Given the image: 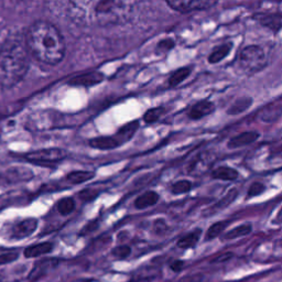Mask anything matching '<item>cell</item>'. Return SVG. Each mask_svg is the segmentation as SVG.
<instances>
[{"label":"cell","mask_w":282,"mask_h":282,"mask_svg":"<svg viewBox=\"0 0 282 282\" xmlns=\"http://www.w3.org/2000/svg\"><path fill=\"white\" fill-rule=\"evenodd\" d=\"M138 0H70L68 14L75 24L107 26L127 21Z\"/></svg>","instance_id":"cell-1"},{"label":"cell","mask_w":282,"mask_h":282,"mask_svg":"<svg viewBox=\"0 0 282 282\" xmlns=\"http://www.w3.org/2000/svg\"><path fill=\"white\" fill-rule=\"evenodd\" d=\"M30 53L40 62L56 65L65 54V42L56 26L46 21H36L26 34Z\"/></svg>","instance_id":"cell-2"},{"label":"cell","mask_w":282,"mask_h":282,"mask_svg":"<svg viewBox=\"0 0 282 282\" xmlns=\"http://www.w3.org/2000/svg\"><path fill=\"white\" fill-rule=\"evenodd\" d=\"M29 48L26 36H12L0 48V85L12 88L18 84L29 68Z\"/></svg>","instance_id":"cell-3"},{"label":"cell","mask_w":282,"mask_h":282,"mask_svg":"<svg viewBox=\"0 0 282 282\" xmlns=\"http://www.w3.org/2000/svg\"><path fill=\"white\" fill-rule=\"evenodd\" d=\"M238 63L246 73L254 74L267 66V56L262 46H249L240 53Z\"/></svg>","instance_id":"cell-4"},{"label":"cell","mask_w":282,"mask_h":282,"mask_svg":"<svg viewBox=\"0 0 282 282\" xmlns=\"http://www.w3.org/2000/svg\"><path fill=\"white\" fill-rule=\"evenodd\" d=\"M66 152L60 148H50L32 151L26 154V160L30 161L31 164H53V162L62 161L66 158Z\"/></svg>","instance_id":"cell-5"},{"label":"cell","mask_w":282,"mask_h":282,"mask_svg":"<svg viewBox=\"0 0 282 282\" xmlns=\"http://www.w3.org/2000/svg\"><path fill=\"white\" fill-rule=\"evenodd\" d=\"M169 6L178 12H191L208 10L214 7L218 0H166Z\"/></svg>","instance_id":"cell-6"},{"label":"cell","mask_w":282,"mask_h":282,"mask_svg":"<svg viewBox=\"0 0 282 282\" xmlns=\"http://www.w3.org/2000/svg\"><path fill=\"white\" fill-rule=\"evenodd\" d=\"M34 178V171L24 166L9 168L4 173V183L12 184L18 182H26Z\"/></svg>","instance_id":"cell-7"},{"label":"cell","mask_w":282,"mask_h":282,"mask_svg":"<svg viewBox=\"0 0 282 282\" xmlns=\"http://www.w3.org/2000/svg\"><path fill=\"white\" fill-rule=\"evenodd\" d=\"M254 19L272 32H278L282 29V14H257Z\"/></svg>","instance_id":"cell-8"},{"label":"cell","mask_w":282,"mask_h":282,"mask_svg":"<svg viewBox=\"0 0 282 282\" xmlns=\"http://www.w3.org/2000/svg\"><path fill=\"white\" fill-rule=\"evenodd\" d=\"M38 228V220L36 218H26L20 222L14 227V237L17 240L31 236Z\"/></svg>","instance_id":"cell-9"},{"label":"cell","mask_w":282,"mask_h":282,"mask_svg":"<svg viewBox=\"0 0 282 282\" xmlns=\"http://www.w3.org/2000/svg\"><path fill=\"white\" fill-rule=\"evenodd\" d=\"M259 134L257 132H242L240 134L232 137L228 144H227V147L230 149H236V148H242L245 147V146L254 144L259 138Z\"/></svg>","instance_id":"cell-10"},{"label":"cell","mask_w":282,"mask_h":282,"mask_svg":"<svg viewBox=\"0 0 282 282\" xmlns=\"http://www.w3.org/2000/svg\"><path fill=\"white\" fill-rule=\"evenodd\" d=\"M215 110V105L212 102L202 100L195 104L188 112V117L193 120H198L205 116H208Z\"/></svg>","instance_id":"cell-11"},{"label":"cell","mask_w":282,"mask_h":282,"mask_svg":"<svg viewBox=\"0 0 282 282\" xmlns=\"http://www.w3.org/2000/svg\"><path fill=\"white\" fill-rule=\"evenodd\" d=\"M53 249V244L52 242H41V244H36V245H32L26 247L24 249V257L26 258H36L42 256V254H46L51 252Z\"/></svg>","instance_id":"cell-12"},{"label":"cell","mask_w":282,"mask_h":282,"mask_svg":"<svg viewBox=\"0 0 282 282\" xmlns=\"http://www.w3.org/2000/svg\"><path fill=\"white\" fill-rule=\"evenodd\" d=\"M159 200V194L154 191H148L144 194H141L138 198L134 200V206L138 210H144L154 206L158 203Z\"/></svg>","instance_id":"cell-13"},{"label":"cell","mask_w":282,"mask_h":282,"mask_svg":"<svg viewBox=\"0 0 282 282\" xmlns=\"http://www.w3.org/2000/svg\"><path fill=\"white\" fill-rule=\"evenodd\" d=\"M92 148L98 150H110L119 147V142L115 137H97L90 141Z\"/></svg>","instance_id":"cell-14"},{"label":"cell","mask_w":282,"mask_h":282,"mask_svg":"<svg viewBox=\"0 0 282 282\" xmlns=\"http://www.w3.org/2000/svg\"><path fill=\"white\" fill-rule=\"evenodd\" d=\"M139 124L138 122H132L126 126H124L122 128L119 129V132H117V134L115 136L116 140L119 142V144H122L124 142H127L128 140H130L132 138V136L134 134V132H137Z\"/></svg>","instance_id":"cell-15"},{"label":"cell","mask_w":282,"mask_h":282,"mask_svg":"<svg viewBox=\"0 0 282 282\" xmlns=\"http://www.w3.org/2000/svg\"><path fill=\"white\" fill-rule=\"evenodd\" d=\"M240 176V173L237 170L232 169L230 166H220L218 169L213 171V176L216 180H222V181H234Z\"/></svg>","instance_id":"cell-16"},{"label":"cell","mask_w":282,"mask_h":282,"mask_svg":"<svg viewBox=\"0 0 282 282\" xmlns=\"http://www.w3.org/2000/svg\"><path fill=\"white\" fill-rule=\"evenodd\" d=\"M200 234H202V232H200V230H194L192 232H190V234L182 237L181 240H178V247L181 248V249H188V248L195 247L200 240Z\"/></svg>","instance_id":"cell-17"},{"label":"cell","mask_w":282,"mask_h":282,"mask_svg":"<svg viewBox=\"0 0 282 282\" xmlns=\"http://www.w3.org/2000/svg\"><path fill=\"white\" fill-rule=\"evenodd\" d=\"M232 43H226V44L216 48L208 56V62L215 64L222 61V60H224L227 56H228V53L232 50Z\"/></svg>","instance_id":"cell-18"},{"label":"cell","mask_w":282,"mask_h":282,"mask_svg":"<svg viewBox=\"0 0 282 282\" xmlns=\"http://www.w3.org/2000/svg\"><path fill=\"white\" fill-rule=\"evenodd\" d=\"M252 224H249V223L242 224L240 226L230 230V232H227L224 235V238L225 240H236V238H240V237L249 235L252 232Z\"/></svg>","instance_id":"cell-19"},{"label":"cell","mask_w":282,"mask_h":282,"mask_svg":"<svg viewBox=\"0 0 282 282\" xmlns=\"http://www.w3.org/2000/svg\"><path fill=\"white\" fill-rule=\"evenodd\" d=\"M94 176H95V172L93 171H73L68 173L66 178L72 183L80 184L92 180Z\"/></svg>","instance_id":"cell-20"},{"label":"cell","mask_w":282,"mask_h":282,"mask_svg":"<svg viewBox=\"0 0 282 282\" xmlns=\"http://www.w3.org/2000/svg\"><path fill=\"white\" fill-rule=\"evenodd\" d=\"M75 210V202L72 198H63L58 203V212L63 216L72 214Z\"/></svg>","instance_id":"cell-21"},{"label":"cell","mask_w":282,"mask_h":282,"mask_svg":"<svg viewBox=\"0 0 282 282\" xmlns=\"http://www.w3.org/2000/svg\"><path fill=\"white\" fill-rule=\"evenodd\" d=\"M226 226H227L226 222H218V223L212 225L208 230V232H206V240H215V238H218L222 232L225 230Z\"/></svg>","instance_id":"cell-22"},{"label":"cell","mask_w":282,"mask_h":282,"mask_svg":"<svg viewBox=\"0 0 282 282\" xmlns=\"http://www.w3.org/2000/svg\"><path fill=\"white\" fill-rule=\"evenodd\" d=\"M100 75L98 74H90V75H83V76H80L73 80V84L76 85H94L96 83H98L102 80Z\"/></svg>","instance_id":"cell-23"},{"label":"cell","mask_w":282,"mask_h":282,"mask_svg":"<svg viewBox=\"0 0 282 282\" xmlns=\"http://www.w3.org/2000/svg\"><path fill=\"white\" fill-rule=\"evenodd\" d=\"M190 73H191V70L188 68H180V70H178L176 72L173 73L171 75V78L169 80V84L171 86H176L178 85L180 83H182L184 80H186Z\"/></svg>","instance_id":"cell-24"},{"label":"cell","mask_w":282,"mask_h":282,"mask_svg":"<svg viewBox=\"0 0 282 282\" xmlns=\"http://www.w3.org/2000/svg\"><path fill=\"white\" fill-rule=\"evenodd\" d=\"M192 183L188 180H180L176 182L172 186V193L173 194H184L191 191Z\"/></svg>","instance_id":"cell-25"},{"label":"cell","mask_w":282,"mask_h":282,"mask_svg":"<svg viewBox=\"0 0 282 282\" xmlns=\"http://www.w3.org/2000/svg\"><path fill=\"white\" fill-rule=\"evenodd\" d=\"M164 110L161 107H156V108H152V110H149L147 112L144 114V120L147 124H152L158 120L162 114H164Z\"/></svg>","instance_id":"cell-26"},{"label":"cell","mask_w":282,"mask_h":282,"mask_svg":"<svg viewBox=\"0 0 282 282\" xmlns=\"http://www.w3.org/2000/svg\"><path fill=\"white\" fill-rule=\"evenodd\" d=\"M264 190H266L264 184H262V182H254V183L252 184L250 186H249L247 196H248V198H254V196H258V195L262 194L264 192Z\"/></svg>","instance_id":"cell-27"},{"label":"cell","mask_w":282,"mask_h":282,"mask_svg":"<svg viewBox=\"0 0 282 282\" xmlns=\"http://www.w3.org/2000/svg\"><path fill=\"white\" fill-rule=\"evenodd\" d=\"M130 252H132V249L128 246H118L116 248L112 249V256L116 257L117 259H124L127 258Z\"/></svg>","instance_id":"cell-28"},{"label":"cell","mask_w":282,"mask_h":282,"mask_svg":"<svg viewBox=\"0 0 282 282\" xmlns=\"http://www.w3.org/2000/svg\"><path fill=\"white\" fill-rule=\"evenodd\" d=\"M18 257H19V254L14 252H9L2 254H0V266L12 264V262H16V260L18 259Z\"/></svg>","instance_id":"cell-29"},{"label":"cell","mask_w":282,"mask_h":282,"mask_svg":"<svg viewBox=\"0 0 282 282\" xmlns=\"http://www.w3.org/2000/svg\"><path fill=\"white\" fill-rule=\"evenodd\" d=\"M249 105H250V102H246L240 100L238 102H236V105H234V106L230 108V110H228V114H232V115H236V114L242 112L245 110L246 108H248Z\"/></svg>","instance_id":"cell-30"},{"label":"cell","mask_w":282,"mask_h":282,"mask_svg":"<svg viewBox=\"0 0 282 282\" xmlns=\"http://www.w3.org/2000/svg\"><path fill=\"white\" fill-rule=\"evenodd\" d=\"M154 230L156 232H158V234H162V232H164L166 230V224L164 220H156L154 223Z\"/></svg>","instance_id":"cell-31"},{"label":"cell","mask_w":282,"mask_h":282,"mask_svg":"<svg viewBox=\"0 0 282 282\" xmlns=\"http://www.w3.org/2000/svg\"><path fill=\"white\" fill-rule=\"evenodd\" d=\"M183 266H184V262H182V260H174V262L170 264V268L171 270L174 271V272H180L183 268Z\"/></svg>","instance_id":"cell-32"},{"label":"cell","mask_w":282,"mask_h":282,"mask_svg":"<svg viewBox=\"0 0 282 282\" xmlns=\"http://www.w3.org/2000/svg\"><path fill=\"white\" fill-rule=\"evenodd\" d=\"M276 223L278 224H282V208L279 210L278 214H276Z\"/></svg>","instance_id":"cell-33"},{"label":"cell","mask_w":282,"mask_h":282,"mask_svg":"<svg viewBox=\"0 0 282 282\" xmlns=\"http://www.w3.org/2000/svg\"><path fill=\"white\" fill-rule=\"evenodd\" d=\"M0 282H4V281H2V280H0Z\"/></svg>","instance_id":"cell-34"}]
</instances>
